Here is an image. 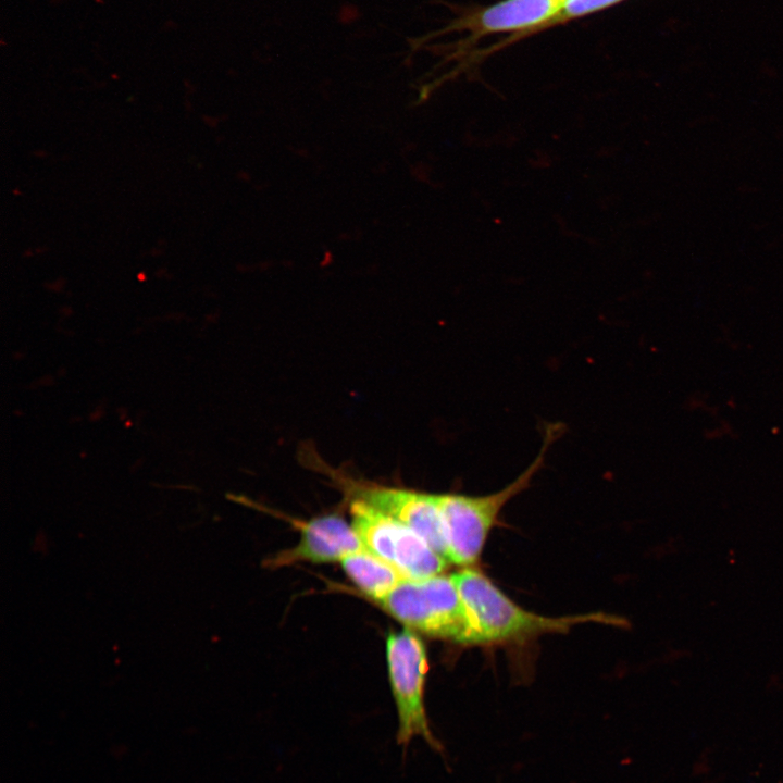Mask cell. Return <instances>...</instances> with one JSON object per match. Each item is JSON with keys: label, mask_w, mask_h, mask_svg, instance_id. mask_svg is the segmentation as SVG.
<instances>
[{"label": "cell", "mask_w": 783, "mask_h": 783, "mask_svg": "<svg viewBox=\"0 0 783 783\" xmlns=\"http://www.w3.org/2000/svg\"><path fill=\"white\" fill-rule=\"evenodd\" d=\"M451 577L481 634L482 645L524 644L546 634L567 633L583 623L627 625L625 619L604 612L546 617L527 611L475 567L461 568Z\"/></svg>", "instance_id": "1"}, {"label": "cell", "mask_w": 783, "mask_h": 783, "mask_svg": "<svg viewBox=\"0 0 783 783\" xmlns=\"http://www.w3.org/2000/svg\"><path fill=\"white\" fill-rule=\"evenodd\" d=\"M561 426H546L540 451L533 462L510 484L487 495L436 494L447 547V559L461 568L475 567L489 531L504 507L529 488L542 469L551 444L560 435Z\"/></svg>", "instance_id": "2"}, {"label": "cell", "mask_w": 783, "mask_h": 783, "mask_svg": "<svg viewBox=\"0 0 783 783\" xmlns=\"http://www.w3.org/2000/svg\"><path fill=\"white\" fill-rule=\"evenodd\" d=\"M377 604L406 629L461 645H482L451 575L403 580Z\"/></svg>", "instance_id": "3"}, {"label": "cell", "mask_w": 783, "mask_h": 783, "mask_svg": "<svg viewBox=\"0 0 783 783\" xmlns=\"http://www.w3.org/2000/svg\"><path fill=\"white\" fill-rule=\"evenodd\" d=\"M386 660L391 694L398 716L396 742L407 749L414 736H421L435 751L444 747L433 734L424 705L427 655L414 631L403 629L386 638Z\"/></svg>", "instance_id": "4"}, {"label": "cell", "mask_w": 783, "mask_h": 783, "mask_svg": "<svg viewBox=\"0 0 783 783\" xmlns=\"http://www.w3.org/2000/svg\"><path fill=\"white\" fill-rule=\"evenodd\" d=\"M351 525L364 548L393 566L406 580L443 574L449 561L405 523L363 501L350 500Z\"/></svg>", "instance_id": "5"}, {"label": "cell", "mask_w": 783, "mask_h": 783, "mask_svg": "<svg viewBox=\"0 0 783 783\" xmlns=\"http://www.w3.org/2000/svg\"><path fill=\"white\" fill-rule=\"evenodd\" d=\"M304 452V460L332 478L350 500L363 501L405 523L421 535L437 554L448 560L436 494L359 481L330 467L313 452Z\"/></svg>", "instance_id": "6"}, {"label": "cell", "mask_w": 783, "mask_h": 783, "mask_svg": "<svg viewBox=\"0 0 783 783\" xmlns=\"http://www.w3.org/2000/svg\"><path fill=\"white\" fill-rule=\"evenodd\" d=\"M566 0H501L460 16L440 33L464 32L468 41L484 36L513 33L502 44L543 32L562 9Z\"/></svg>", "instance_id": "7"}, {"label": "cell", "mask_w": 783, "mask_h": 783, "mask_svg": "<svg viewBox=\"0 0 783 783\" xmlns=\"http://www.w3.org/2000/svg\"><path fill=\"white\" fill-rule=\"evenodd\" d=\"M365 549L351 524L337 513L313 518L300 524L298 544L278 552L268 566L278 568L300 561L326 563L341 561Z\"/></svg>", "instance_id": "8"}, {"label": "cell", "mask_w": 783, "mask_h": 783, "mask_svg": "<svg viewBox=\"0 0 783 783\" xmlns=\"http://www.w3.org/2000/svg\"><path fill=\"white\" fill-rule=\"evenodd\" d=\"M340 563L349 580L376 602L406 580L393 566L366 549L348 555Z\"/></svg>", "instance_id": "9"}, {"label": "cell", "mask_w": 783, "mask_h": 783, "mask_svg": "<svg viewBox=\"0 0 783 783\" xmlns=\"http://www.w3.org/2000/svg\"><path fill=\"white\" fill-rule=\"evenodd\" d=\"M622 1L624 0H566L562 9L545 25L544 30L599 12Z\"/></svg>", "instance_id": "10"}]
</instances>
